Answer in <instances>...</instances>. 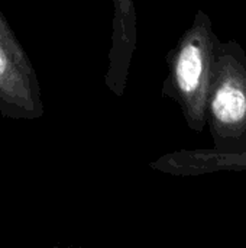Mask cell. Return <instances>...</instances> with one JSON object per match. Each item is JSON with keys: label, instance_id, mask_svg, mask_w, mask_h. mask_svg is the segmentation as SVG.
I'll use <instances>...</instances> for the list:
<instances>
[{"label": "cell", "instance_id": "6da1fadb", "mask_svg": "<svg viewBox=\"0 0 246 248\" xmlns=\"http://www.w3.org/2000/svg\"><path fill=\"white\" fill-rule=\"evenodd\" d=\"M219 41L209 15L197 10L191 26L167 55L162 94L180 106L186 124L197 134L206 125V100Z\"/></svg>", "mask_w": 246, "mask_h": 248}, {"label": "cell", "instance_id": "7a4b0ae2", "mask_svg": "<svg viewBox=\"0 0 246 248\" xmlns=\"http://www.w3.org/2000/svg\"><path fill=\"white\" fill-rule=\"evenodd\" d=\"M213 150L223 154L246 148V52L235 41H219L206 100Z\"/></svg>", "mask_w": 246, "mask_h": 248}, {"label": "cell", "instance_id": "3957f363", "mask_svg": "<svg viewBox=\"0 0 246 248\" xmlns=\"http://www.w3.org/2000/svg\"><path fill=\"white\" fill-rule=\"evenodd\" d=\"M0 115L35 121L43 115L36 71L0 9Z\"/></svg>", "mask_w": 246, "mask_h": 248}, {"label": "cell", "instance_id": "277c9868", "mask_svg": "<svg viewBox=\"0 0 246 248\" xmlns=\"http://www.w3.org/2000/svg\"><path fill=\"white\" fill-rule=\"evenodd\" d=\"M151 167L180 177H193L219 171H246V148L233 154L217 153L213 148L181 150L159 157L151 163Z\"/></svg>", "mask_w": 246, "mask_h": 248}, {"label": "cell", "instance_id": "5b68a950", "mask_svg": "<svg viewBox=\"0 0 246 248\" xmlns=\"http://www.w3.org/2000/svg\"><path fill=\"white\" fill-rule=\"evenodd\" d=\"M112 1H113L115 6H125V4H128L130 0H112Z\"/></svg>", "mask_w": 246, "mask_h": 248}]
</instances>
